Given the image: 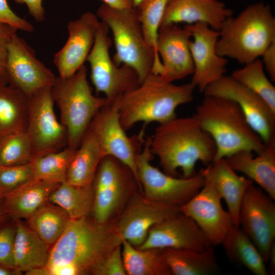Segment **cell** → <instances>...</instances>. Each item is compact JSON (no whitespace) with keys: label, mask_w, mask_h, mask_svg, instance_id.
Segmentation results:
<instances>
[{"label":"cell","mask_w":275,"mask_h":275,"mask_svg":"<svg viewBox=\"0 0 275 275\" xmlns=\"http://www.w3.org/2000/svg\"><path fill=\"white\" fill-rule=\"evenodd\" d=\"M162 252L172 274L211 275L219 269L213 246L201 251L167 248Z\"/></svg>","instance_id":"27"},{"label":"cell","mask_w":275,"mask_h":275,"mask_svg":"<svg viewBox=\"0 0 275 275\" xmlns=\"http://www.w3.org/2000/svg\"><path fill=\"white\" fill-rule=\"evenodd\" d=\"M221 245L232 262L255 275L268 274L261 253L239 226L232 224Z\"/></svg>","instance_id":"29"},{"label":"cell","mask_w":275,"mask_h":275,"mask_svg":"<svg viewBox=\"0 0 275 275\" xmlns=\"http://www.w3.org/2000/svg\"><path fill=\"white\" fill-rule=\"evenodd\" d=\"M50 275H77L80 274L77 267L70 263H63L46 266Z\"/></svg>","instance_id":"45"},{"label":"cell","mask_w":275,"mask_h":275,"mask_svg":"<svg viewBox=\"0 0 275 275\" xmlns=\"http://www.w3.org/2000/svg\"><path fill=\"white\" fill-rule=\"evenodd\" d=\"M107 25L100 21L93 46L87 57L91 69L90 77L97 93H103L111 101L136 87L140 79L129 66L116 64L109 54L113 41L108 36Z\"/></svg>","instance_id":"9"},{"label":"cell","mask_w":275,"mask_h":275,"mask_svg":"<svg viewBox=\"0 0 275 275\" xmlns=\"http://www.w3.org/2000/svg\"><path fill=\"white\" fill-rule=\"evenodd\" d=\"M24 272L27 275H50L46 266L32 268L25 271Z\"/></svg>","instance_id":"49"},{"label":"cell","mask_w":275,"mask_h":275,"mask_svg":"<svg viewBox=\"0 0 275 275\" xmlns=\"http://www.w3.org/2000/svg\"><path fill=\"white\" fill-rule=\"evenodd\" d=\"M193 115L214 142L216 153L214 161L242 150L258 154L265 148L263 140L232 100L204 95Z\"/></svg>","instance_id":"4"},{"label":"cell","mask_w":275,"mask_h":275,"mask_svg":"<svg viewBox=\"0 0 275 275\" xmlns=\"http://www.w3.org/2000/svg\"><path fill=\"white\" fill-rule=\"evenodd\" d=\"M9 217L8 216L5 207L4 196L0 194V223L6 220Z\"/></svg>","instance_id":"50"},{"label":"cell","mask_w":275,"mask_h":275,"mask_svg":"<svg viewBox=\"0 0 275 275\" xmlns=\"http://www.w3.org/2000/svg\"><path fill=\"white\" fill-rule=\"evenodd\" d=\"M150 146L163 172L174 177L179 169L182 177L193 176L198 162L207 167L213 162L216 153L214 141L194 115L176 117L159 124L150 136Z\"/></svg>","instance_id":"1"},{"label":"cell","mask_w":275,"mask_h":275,"mask_svg":"<svg viewBox=\"0 0 275 275\" xmlns=\"http://www.w3.org/2000/svg\"><path fill=\"white\" fill-rule=\"evenodd\" d=\"M5 77L8 85L28 97L56 78L52 71L36 57L33 49L16 34L8 46Z\"/></svg>","instance_id":"14"},{"label":"cell","mask_w":275,"mask_h":275,"mask_svg":"<svg viewBox=\"0 0 275 275\" xmlns=\"http://www.w3.org/2000/svg\"><path fill=\"white\" fill-rule=\"evenodd\" d=\"M15 221L16 229L14 255L16 268L25 272L46 266L49 258V245L20 219Z\"/></svg>","instance_id":"28"},{"label":"cell","mask_w":275,"mask_h":275,"mask_svg":"<svg viewBox=\"0 0 275 275\" xmlns=\"http://www.w3.org/2000/svg\"><path fill=\"white\" fill-rule=\"evenodd\" d=\"M33 178L30 163L18 166H0V194L5 196Z\"/></svg>","instance_id":"38"},{"label":"cell","mask_w":275,"mask_h":275,"mask_svg":"<svg viewBox=\"0 0 275 275\" xmlns=\"http://www.w3.org/2000/svg\"><path fill=\"white\" fill-rule=\"evenodd\" d=\"M196 88L191 82L176 85L159 75H148L136 87L120 96V120L126 131L136 123H162L177 117V108L192 101Z\"/></svg>","instance_id":"2"},{"label":"cell","mask_w":275,"mask_h":275,"mask_svg":"<svg viewBox=\"0 0 275 275\" xmlns=\"http://www.w3.org/2000/svg\"><path fill=\"white\" fill-rule=\"evenodd\" d=\"M143 0H132L133 7L136 8Z\"/></svg>","instance_id":"52"},{"label":"cell","mask_w":275,"mask_h":275,"mask_svg":"<svg viewBox=\"0 0 275 275\" xmlns=\"http://www.w3.org/2000/svg\"><path fill=\"white\" fill-rule=\"evenodd\" d=\"M17 30L7 24L0 23V72L4 76L8 46L14 36L17 34Z\"/></svg>","instance_id":"42"},{"label":"cell","mask_w":275,"mask_h":275,"mask_svg":"<svg viewBox=\"0 0 275 275\" xmlns=\"http://www.w3.org/2000/svg\"><path fill=\"white\" fill-rule=\"evenodd\" d=\"M209 246L211 245L195 222L180 212L153 226L144 242L136 248H171L201 251Z\"/></svg>","instance_id":"20"},{"label":"cell","mask_w":275,"mask_h":275,"mask_svg":"<svg viewBox=\"0 0 275 275\" xmlns=\"http://www.w3.org/2000/svg\"><path fill=\"white\" fill-rule=\"evenodd\" d=\"M135 184L140 188L133 173L127 167L108 169L101 172L92 184L94 189L93 218L99 223L111 221L125 195Z\"/></svg>","instance_id":"21"},{"label":"cell","mask_w":275,"mask_h":275,"mask_svg":"<svg viewBox=\"0 0 275 275\" xmlns=\"http://www.w3.org/2000/svg\"><path fill=\"white\" fill-rule=\"evenodd\" d=\"M203 93L204 95L220 96L234 101L265 144L275 139V112L260 96L231 75H224L208 86Z\"/></svg>","instance_id":"13"},{"label":"cell","mask_w":275,"mask_h":275,"mask_svg":"<svg viewBox=\"0 0 275 275\" xmlns=\"http://www.w3.org/2000/svg\"><path fill=\"white\" fill-rule=\"evenodd\" d=\"M100 23L96 14L90 11L86 12L79 18L68 23L67 40L53 58L59 76H71L84 65Z\"/></svg>","instance_id":"19"},{"label":"cell","mask_w":275,"mask_h":275,"mask_svg":"<svg viewBox=\"0 0 275 275\" xmlns=\"http://www.w3.org/2000/svg\"><path fill=\"white\" fill-rule=\"evenodd\" d=\"M242 150L225 158L236 172L244 174L275 200V139L265 144L263 151L254 156Z\"/></svg>","instance_id":"24"},{"label":"cell","mask_w":275,"mask_h":275,"mask_svg":"<svg viewBox=\"0 0 275 275\" xmlns=\"http://www.w3.org/2000/svg\"><path fill=\"white\" fill-rule=\"evenodd\" d=\"M121 243L114 221L99 223L88 216L71 219L50 250L47 265L70 263L77 267L80 274H92L103 259Z\"/></svg>","instance_id":"3"},{"label":"cell","mask_w":275,"mask_h":275,"mask_svg":"<svg viewBox=\"0 0 275 275\" xmlns=\"http://www.w3.org/2000/svg\"><path fill=\"white\" fill-rule=\"evenodd\" d=\"M191 33L185 25L171 23L160 26L156 51L161 59V78L169 82L181 79L192 75L194 63L189 48Z\"/></svg>","instance_id":"18"},{"label":"cell","mask_w":275,"mask_h":275,"mask_svg":"<svg viewBox=\"0 0 275 275\" xmlns=\"http://www.w3.org/2000/svg\"><path fill=\"white\" fill-rule=\"evenodd\" d=\"M205 179L203 187L179 209L195 222L210 245L215 246L222 244L233 222L213 184Z\"/></svg>","instance_id":"15"},{"label":"cell","mask_w":275,"mask_h":275,"mask_svg":"<svg viewBox=\"0 0 275 275\" xmlns=\"http://www.w3.org/2000/svg\"><path fill=\"white\" fill-rule=\"evenodd\" d=\"M33 158L32 144L26 131L0 138V166L25 164L31 163Z\"/></svg>","instance_id":"36"},{"label":"cell","mask_w":275,"mask_h":275,"mask_svg":"<svg viewBox=\"0 0 275 275\" xmlns=\"http://www.w3.org/2000/svg\"><path fill=\"white\" fill-rule=\"evenodd\" d=\"M150 144L149 137L135 156L138 179L143 196L153 202L180 206L203 187L205 179L200 172L190 177L177 178L153 166L150 162L153 155Z\"/></svg>","instance_id":"8"},{"label":"cell","mask_w":275,"mask_h":275,"mask_svg":"<svg viewBox=\"0 0 275 275\" xmlns=\"http://www.w3.org/2000/svg\"><path fill=\"white\" fill-rule=\"evenodd\" d=\"M119 96L107 101L93 118L89 128L98 140L105 155L114 157L127 166L135 176L141 189L138 176L135 156L142 149L144 132L128 136L120 120Z\"/></svg>","instance_id":"10"},{"label":"cell","mask_w":275,"mask_h":275,"mask_svg":"<svg viewBox=\"0 0 275 275\" xmlns=\"http://www.w3.org/2000/svg\"><path fill=\"white\" fill-rule=\"evenodd\" d=\"M28 97L7 84L0 85V138L26 131Z\"/></svg>","instance_id":"30"},{"label":"cell","mask_w":275,"mask_h":275,"mask_svg":"<svg viewBox=\"0 0 275 275\" xmlns=\"http://www.w3.org/2000/svg\"><path fill=\"white\" fill-rule=\"evenodd\" d=\"M259 58L233 71L231 76L260 96L275 112V87Z\"/></svg>","instance_id":"35"},{"label":"cell","mask_w":275,"mask_h":275,"mask_svg":"<svg viewBox=\"0 0 275 275\" xmlns=\"http://www.w3.org/2000/svg\"><path fill=\"white\" fill-rule=\"evenodd\" d=\"M26 220L28 225L50 245L61 236L71 218L64 209L48 201Z\"/></svg>","instance_id":"32"},{"label":"cell","mask_w":275,"mask_h":275,"mask_svg":"<svg viewBox=\"0 0 275 275\" xmlns=\"http://www.w3.org/2000/svg\"><path fill=\"white\" fill-rule=\"evenodd\" d=\"M267 262L269 263L267 273L273 274L275 272V244L274 242L271 246Z\"/></svg>","instance_id":"47"},{"label":"cell","mask_w":275,"mask_h":275,"mask_svg":"<svg viewBox=\"0 0 275 275\" xmlns=\"http://www.w3.org/2000/svg\"><path fill=\"white\" fill-rule=\"evenodd\" d=\"M75 151L66 146L34 158L30 163L33 178L59 184L66 182L67 170Z\"/></svg>","instance_id":"34"},{"label":"cell","mask_w":275,"mask_h":275,"mask_svg":"<svg viewBox=\"0 0 275 275\" xmlns=\"http://www.w3.org/2000/svg\"><path fill=\"white\" fill-rule=\"evenodd\" d=\"M96 15L112 33L116 49L113 60L116 64L132 68L140 83L151 73L161 74V60L146 41L136 8L116 9L102 3Z\"/></svg>","instance_id":"6"},{"label":"cell","mask_w":275,"mask_h":275,"mask_svg":"<svg viewBox=\"0 0 275 275\" xmlns=\"http://www.w3.org/2000/svg\"><path fill=\"white\" fill-rule=\"evenodd\" d=\"M233 14V10L219 0H168L160 26L204 22L218 31Z\"/></svg>","instance_id":"22"},{"label":"cell","mask_w":275,"mask_h":275,"mask_svg":"<svg viewBox=\"0 0 275 275\" xmlns=\"http://www.w3.org/2000/svg\"><path fill=\"white\" fill-rule=\"evenodd\" d=\"M7 81L3 74L0 72V85L7 84Z\"/></svg>","instance_id":"51"},{"label":"cell","mask_w":275,"mask_h":275,"mask_svg":"<svg viewBox=\"0 0 275 275\" xmlns=\"http://www.w3.org/2000/svg\"><path fill=\"white\" fill-rule=\"evenodd\" d=\"M218 33V54L244 65L259 58L275 42V18L268 4L255 3L228 18Z\"/></svg>","instance_id":"5"},{"label":"cell","mask_w":275,"mask_h":275,"mask_svg":"<svg viewBox=\"0 0 275 275\" xmlns=\"http://www.w3.org/2000/svg\"><path fill=\"white\" fill-rule=\"evenodd\" d=\"M22 273L16 267L0 263V275H20Z\"/></svg>","instance_id":"48"},{"label":"cell","mask_w":275,"mask_h":275,"mask_svg":"<svg viewBox=\"0 0 275 275\" xmlns=\"http://www.w3.org/2000/svg\"><path fill=\"white\" fill-rule=\"evenodd\" d=\"M16 3L25 4L30 14L38 22L45 20V9L42 5L43 0H14Z\"/></svg>","instance_id":"44"},{"label":"cell","mask_w":275,"mask_h":275,"mask_svg":"<svg viewBox=\"0 0 275 275\" xmlns=\"http://www.w3.org/2000/svg\"><path fill=\"white\" fill-rule=\"evenodd\" d=\"M274 200L254 183L246 190L239 213V226L257 247L266 263L275 238Z\"/></svg>","instance_id":"12"},{"label":"cell","mask_w":275,"mask_h":275,"mask_svg":"<svg viewBox=\"0 0 275 275\" xmlns=\"http://www.w3.org/2000/svg\"><path fill=\"white\" fill-rule=\"evenodd\" d=\"M54 103L51 86L28 97L26 131L32 144L34 158L67 146L66 130L57 118Z\"/></svg>","instance_id":"11"},{"label":"cell","mask_w":275,"mask_h":275,"mask_svg":"<svg viewBox=\"0 0 275 275\" xmlns=\"http://www.w3.org/2000/svg\"><path fill=\"white\" fill-rule=\"evenodd\" d=\"M186 25L191 33L189 48L194 71L190 82L203 93L208 86L225 75L228 60L216 51L218 31L204 22Z\"/></svg>","instance_id":"17"},{"label":"cell","mask_w":275,"mask_h":275,"mask_svg":"<svg viewBox=\"0 0 275 275\" xmlns=\"http://www.w3.org/2000/svg\"><path fill=\"white\" fill-rule=\"evenodd\" d=\"M213 184L217 193L224 199L233 224L239 226L241 202L248 187L254 183L250 179L237 174L225 158L214 161L199 172Z\"/></svg>","instance_id":"23"},{"label":"cell","mask_w":275,"mask_h":275,"mask_svg":"<svg viewBox=\"0 0 275 275\" xmlns=\"http://www.w3.org/2000/svg\"><path fill=\"white\" fill-rule=\"evenodd\" d=\"M104 157L98 140L88 127L70 162L66 182L80 186L92 185L99 164Z\"/></svg>","instance_id":"26"},{"label":"cell","mask_w":275,"mask_h":275,"mask_svg":"<svg viewBox=\"0 0 275 275\" xmlns=\"http://www.w3.org/2000/svg\"><path fill=\"white\" fill-rule=\"evenodd\" d=\"M94 189L92 185L76 186L64 182L50 194L48 201L64 209L71 219L87 216L92 212Z\"/></svg>","instance_id":"33"},{"label":"cell","mask_w":275,"mask_h":275,"mask_svg":"<svg viewBox=\"0 0 275 275\" xmlns=\"http://www.w3.org/2000/svg\"><path fill=\"white\" fill-rule=\"evenodd\" d=\"M60 184L33 178L4 196L8 216L13 219H27L48 201Z\"/></svg>","instance_id":"25"},{"label":"cell","mask_w":275,"mask_h":275,"mask_svg":"<svg viewBox=\"0 0 275 275\" xmlns=\"http://www.w3.org/2000/svg\"><path fill=\"white\" fill-rule=\"evenodd\" d=\"M0 23L7 24L16 30L31 32L33 25L16 15L10 8L7 0H0Z\"/></svg>","instance_id":"41"},{"label":"cell","mask_w":275,"mask_h":275,"mask_svg":"<svg viewBox=\"0 0 275 275\" xmlns=\"http://www.w3.org/2000/svg\"><path fill=\"white\" fill-rule=\"evenodd\" d=\"M95 275H127L124 266L121 244L111 252L92 272Z\"/></svg>","instance_id":"40"},{"label":"cell","mask_w":275,"mask_h":275,"mask_svg":"<svg viewBox=\"0 0 275 275\" xmlns=\"http://www.w3.org/2000/svg\"><path fill=\"white\" fill-rule=\"evenodd\" d=\"M261 60L264 68L270 79L275 81V42L272 43L264 51Z\"/></svg>","instance_id":"43"},{"label":"cell","mask_w":275,"mask_h":275,"mask_svg":"<svg viewBox=\"0 0 275 275\" xmlns=\"http://www.w3.org/2000/svg\"><path fill=\"white\" fill-rule=\"evenodd\" d=\"M52 94L60 110V121L66 130L67 146L76 150L93 118L107 100L93 94L85 65L71 76H56Z\"/></svg>","instance_id":"7"},{"label":"cell","mask_w":275,"mask_h":275,"mask_svg":"<svg viewBox=\"0 0 275 275\" xmlns=\"http://www.w3.org/2000/svg\"><path fill=\"white\" fill-rule=\"evenodd\" d=\"M122 255L128 275H172L162 249L140 250L122 239Z\"/></svg>","instance_id":"31"},{"label":"cell","mask_w":275,"mask_h":275,"mask_svg":"<svg viewBox=\"0 0 275 275\" xmlns=\"http://www.w3.org/2000/svg\"><path fill=\"white\" fill-rule=\"evenodd\" d=\"M107 6L116 9H126L133 7L132 0H101Z\"/></svg>","instance_id":"46"},{"label":"cell","mask_w":275,"mask_h":275,"mask_svg":"<svg viewBox=\"0 0 275 275\" xmlns=\"http://www.w3.org/2000/svg\"><path fill=\"white\" fill-rule=\"evenodd\" d=\"M168 0H143L136 8L146 41L156 57V45L158 30Z\"/></svg>","instance_id":"37"},{"label":"cell","mask_w":275,"mask_h":275,"mask_svg":"<svg viewBox=\"0 0 275 275\" xmlns=\"http://www.w3.org/2000/svg\"><path fill=\"white\" fill-rule=\"evenodd\" d=\"M133 195L114 222L121 239L138 248L144 242L153 226L180 211L179 206L153 202L136 193Z\"/></svg>","instance_id":"16"},{"label":"cell","mask_w":275,"mask_h":275,"mask_svg":"<svg viewBox=\"0 0 275 275\" xmlns=\"http://www.w3.org/2000/svg\"><path fill=\"white\" fill-rule=\"evenodd\" d=\"M16 229V222L12 218L9 217L0 223V263L15 267H16L14 255Z\"/></svg>","instance_id":"39"}]
</instances>
